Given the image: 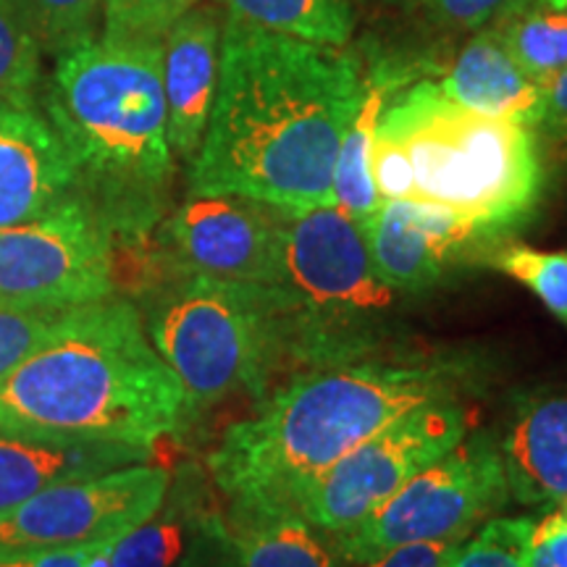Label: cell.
<instances>
[{
  "label": "cell",
  "mask_w": 567,
  "mask_h": 567,
  "mask_svg": "<svg viewBox=\"0 0 567 567\" xmlns=\"http://www.w3.org/2000/svg\"><path fill=\"white\" fill-rule=\"evenodd\" d=\"M365 76L339 45L224 13L221 69L189 193L243 195L284 210L331 203L339 145Z\"/></svg>",
  "instance_id": "6da1fadb"
},
{
  "label": "cell",
  "mask_w": 567,
  "mask_h": 567,
  "mask_svg": "<svg viewBox=\"0 0 567 567\" xmlns=\"http://www.w3.org/2000/svg\"><path fill=\"white\" fill-rule=\"evenodd\" d=\"M465 368L452 360L354 363L297 373L260 400L258 413L226 429L208 455L231 520L295 513L300 496L347 452L396 417L457 400Z\"/></svg>",
  "instance_id": "7a4b0ae2"
},
{
  "label": "cell",
  "mask_w": 567,
  "mask_h": 567,
  "mask_svg": "<svg viewBox=\"0 0 567 567\" xmlns=\"http://www.w3.org/2000/svg\"><path fill=\"white\" fill-rule=\"evenodd\" d=\"M189 421L187 394L132 300L66 310L0 379V434L153 446Z\"/></svg>",
  "instance_id": "3957f363"
},
{
  "label": "cell",
  "mask_w": 567,
  "mask_h": 567,
  "mask_svg": "<svg viewBox=\"0 0 567 567\" xmlns=\"http://www.w3.org/2000/svg\"><path fill=\"white\" fill-rule=\"evenodd\" d=\"M161 61L163 45L95 38L59 55L45 87L48 122L113 245L151 237L172 189L176 158Z\"/></svg>",
  "instance_id": "277c9868"
},
{
  "label": "cell",
  "mask_w": 567,
  "mask_h": 567,
  "mask_svg": "<svg viewBox=\"0 0 567 567\" xmlns=\"http://www.w3.org/2000/svg\"><path fill=\"white\" fill-rule=\"evenodd\" d=\"M379 137L405 153L410 200L442 205L484 239H499L534 216L544 193L536 130L457 105L434 80L396 90Z\"/></svg>",
  "instance_id": "5b68a950"
},
{
  "label": "cell",
  "mask_w": 567,
  "mask_h": 567,
  "mask_svg": "<svg viewBox=\"0 0 567 567\" xmlns=\"http://www.w3.org/2000/svg\"><path fill=\"white\" fill-rule=\"evenodd\" d=\"M289 379L354 363L384 347L396 292L375 271L363 221L337 205L279 208L271 284Z\"/></svg>",
  "instance_id": "8992f818"
},
{
  "label": "cell",
  "mask_w": 567,
  "mask_h": 567,
  "mask_svg": "<svg viewBox=\"0 0 567 567\" xmlns=\"http://www.w3.org/2000/svg\"><path fill=\"white\" fill-rule=\"evenodd\" d=\"M134 305L155 352L179 379L193 417L234 394L264 400L287 373L266 287L163 264V279L145 287Z\"/></svg>",
  "instance_id": "52a82bcc"
},
{
  "label": "cell",
  "mask_w": 567,
  "mask_h": 567,
  "mask_svg": "<svg viewBox=\"0 0 567 567\" xmlns=\"http://www.w3.org/2000/svg\"><path fill=\"white\" fill-rule=\"evenodd\" d=\"M507 499L499 442L478 431L415 473L365 520L329 538L339 559L365 565L408 544L467 538Z\"/></svg>",
  "instance_id": "ba28073f"
},
{
  "label": "cell",
  "mask_w": 567,
  "mask_h": 567,
  "mask_svg": "<svg viewBox=\"0 0 567 567\" xmlns=\"http://www.w3.org/2000/svg\"><path fill=\"white\" fill-rule=\"evenodd\" d=\"M116 292V245L82 195L0 226V308L71 310Z\"/></svg>",
  "instance_id": "9c48e42d"
},
{
  "label": "cell",
  "mask_w": 567,
  "mask_h": 567,
  "mask_svg": "<svg viewBox=\"0 0 567 567\" xmlns=\"http://www.w3.org/2000/svg\"><path fill=\"white\" fill-rule=\"evenodd\" d=\"M467 429L471 410L460 400L410 410L331 465L300 496L295 513L326 536L342 534L384 505L415 473L455 450Z\"/></svg>",
  "instance_id": "30bf717a"
},
{
  "label": "cell",
  "mask_w": 567,
  "mask_h": 567,
  "mask_svg": "<svg viewBox=\"0 0 567 567\" xmlns=\"http://www.w3.org/2000/svg\"><path fill=\"white\" fill-rule=\"evenodd\" d=\"M168 486L172 473L151 463L55 484L0 517V555L118 542L161 507Z\"/></svg>",
  "instance_id": "8fae6325"
},
{
  "label": "cell",
  "mask_w": 567,
  "mask_h": 567,
  "mask_svg": "<svg viewBox=\"0 0 567 567\" xmlns=\"http://www.w3.org/2000/svg\"><path fill=\"white\" fill-rule=\"evenodd\" d=\"M158 245L176 271L266 287L279 258V208L243 195L189 193L163 221Z\"/></svg>",
  "instance_id": "7c38bea8"
},
{
  "label": "cell",
  "mask_w": 567,
  "mask_h": 567,
  "mask_svg": "<svg viewBox=\"0 0 567 567\" xmlns=\"http://www.w3.org/2000/svg\"><path fill=\"white\" fill-rule=\"evenodd\" d=\"M363 231L375 271L396 295L436 287L452 260L484 239L452 210L417 200H384Z\"/></svg>",
  "instance_id": "4fadbf2b"
},
{
  "label": "cell",
  "mask_w": 567,
  "mask_h": 567,
  "mask_svg": "<svg viewBox=\"0 0 567 567\" xmlns=\"http://www.w3.org/2000/svg\"><path fill=\"white\" fill-rule=\"evenodd\" d=\"M80 195L76 168L38 105L0 101V226L32 221Z\"/></svg>",
  "instance_id": "5bb4252c"
},
{
  "label": "cell",
  "mask_w": 567,
  "mask_h": 567,
  "mask_svg": "<svg viewBox=\"0 0 567 567\" xmlns=\"http://www.w3.org/2000/svg\"><path fill=\"white\" fill-rule=\"evenodd\" d=\"M224 9L195 3L163 40V95L174 158L193 163L208 130L221 69Z\"/></svg>",
  "instance_id": "9a60e30c"
},
{
  "label": "cell",
  "mask_w": 567,
  "mask_h": 567,
  "mask_svg": "<svg viewBox=\"0 0 567 567\" xmlns=\"http://www.w3.org/2000/svg\"><path fill=\"white\" fill-rule=\"evenodd\" d=\"M153 446L0 434V517L55 484L151 463Z\"/></svg>",
  "instance_id": "2e32d148"
},
{
  "label": "cell",
  "mask_w": 567,
  "mask_h": 567,
  "mask_svg": "<svg viewBox=\"0 0 567 567\" xmlns=\"http://www.w3.org/2000/svg\"><path fill=\"white\" fill-rule=\"evenodd\" d=\"M450 101L481 116L538 130L544 116V87L517 66L494 27H481L460 48L439 80Z\"/></svg>",
  "instance_id": "e0dca14e"
},
{
  "label": "cell",
  "mask_w": 567,
  "mask_h": 567,
  "mask_svg": "<svg viewBox=\"0 0 567 567\" xmlns=\"http://www.w3.org/2000/svg\"><path fill=\"white\" fill-rule=\"evenodd\" d=\"M499 452L509 499L559 505L567 496V394L534 396L517 408Z\"/></svg>",
  "instance_id": "ac0fdd59"
},
{
  "label": "cell",
  "mask_w": 567,
  "mask_h": 567,
  "mask_svg": "<svg viewBox=\"0 0 567 567\" xmlns=\"http://www.w3.org/2000/svg\"><path fill=\"white\" fill-rule=\"evenodd\" d=\"M213 515L216 509L205 502L200 478L184 471L161 507L113 542L109 567H182Z\"/></svg>",
  "instance_id": "d6986e66"
},
{
  "label": "cell",
  "mask_w": 567,
  "mask_h": 567,
  "mask_svg": "<svg viewBox=\"0 0 567 567\" xmlns=\"http://www.w3.org/2000/svg\"><path fill=\"white\" fill-rule=\"evenodd\" d=\"M402 82L405 80L400 74H394L389 66H379L373 74H368L358 113H354L342 145H339L334 179H331V203L344 213H350L358 221H365L384 203L379 193H375L371 174V151L381 113H384L389 97L402 87Z\"/></svg>",
  "instance_id": "ffe728a7"
},
{
  "label": "cell",
  "mask_w": 567,
  "mask_h": 567,
  "mask_svg": "<svg viewBox=\"0 0 567 567\" xmlns=\"http://www.w3.org/2000/svg\"><path fill=\"white\" fill-rule=\"evenodd\" d=\"M226 536L231 567H342L331 538L297 513L247 520L229 517Z\"/></svg>",
  "instance_id": "44dd1931"
},
{
  "label": "cell",
  "mask_w": 567,
  "mask_h": 567,
  "mask_svg": "<svg viewBox=\"0 0 567 567\" xmlns=\"http://www.w3.org/2000/svg\"><path fill=\"white\" fill-rule=\"evenodd\" d=\"M488 27L542 87L567 66V0H507Z\"/></svg>",
  "instance_id": "7402d4cb"
},
{
  "label": "cell",
  "mask_w": 567,
  "mask_h": 567,
  "mask_svg": "<svg viewBox=\"0 0 567 567\" xmlns=\"http://www.w3.org/2000/svg\"><path fill=\"white\" fill-rule=\"evenodd\" d=\"M229 17L264 30L344 48L354 32V0H213Z\"/></svg>",
  "instance_id": "603a6c76"
},
{
  "label": "cell",
  "mask_w": 567,
  "mask_h": 567,
  "mask_svg": "<svg viewBox=\"0 0 567 567\" xmlns=\"http://www.w3.org/2000/svg\"><path fill=\"white\" fill-rule=\"evenodd\" d=\"M42 45L21 0H0V101L38 105Z\"/></svg>",
  "instance_id": "cb8c5ba5"
},
{
  "label": "cell",
  "mask_w": 567,
  "mask_h": 567,
  "mask_svg": "<svg viewBox=\"0 0 567 567\" xmlns=\"http://www.w3.org/2000/svg\"><path fill=\"white\" fill-rule=\"evenodd\" d=\"M486 264L528 289L567 329V250H536L528 245H499Z\"/></svg>",
  "instance_id": "d4e9b609"
},
{
  "label": "cell",
  "mask_w": 567,
  "mask_h": 567,
  "mask_svg": "<svg viewBox=\"0 0 567 567\" xmlns=\"http://www.w3.org/2000/svg\"><path fill=\"white\" fill-rule=\"evenodd\" d=\"M195 3L200 0H103L101 38L118 45H163Z\"/></svg>",
  "instance_id": "484cf974"
},
{
  "label": "cell",
  "mask_w": 567,
  "mask_h": 567,
  "mask_svg": "<svg viewBox=\"0 0 567 567\" xmlns=\"http://www.w3.org/2000/svg\"><path fill=\"white\" fill-rule=\"evenodd\" d=\"M42 51L59 55L101 38L103 0H21Z\"/></svg>",
  "instance_id": "4316f807"
},
{
  "label": "cell",
  "mask_w": 567,
  "mask_h": 567,
  "mask_svg": "<svg viewBox=\"0 0 567 567\" xmlns=\"http://www.w3.org/2000/svg\"><path fill=\"white\" fill-rule=\"evenodd\" d=\"M530 517H488L476 536H467L444 567H526L523 549Z\"/></svg>",
  "instance_id": "83f0119b"
},
{
  "label": "cell",
  "mask_w": 567,
  "mask_h": 567,
  "mask_svg": "<svg viewBox=\"0 0 567 567\" xmlns=\"http://www.w3.org/2000/svg\"><path fill=\"white\" fill-rule=\"evenodd\" d=\"M66 310L0 308V379L38 347Z\"/></svg>",
  "instance_id": "f1b7e54d"
},
{
  "label": "cell",
  "mask_w": 567,
  "mask_h": 567,
  "mask_svg": "<svg viewBox=\"0 0 567 567\" xmlns=\"http://www.w3.org/2000/svg\"><path fill=\"white\" fill-rule=\"evenodd\" d=\"M415 17L446 32H476L507 0H400Z\"/></svg>",
  "instance_id": "f546056e"
},
{
  "label": "cell",
  "mask_w": 567,
  "mask_h": 567,
  "mask_svg": "<svg viewBox=\"0 0 567 567\" xmlns=\"http://www.w3.org/2000/svg\"><path fill=\"white\" fill-rule=\"evenodd\" d=\"M523 559L526 567H567V517L559 509L530 520Z\"/></svg>",
  "instance_id": "4dcf8cb0"
},
{
  "label": "cell",
  "mask_w": 567,
  "mask_h": 567,
  "mask_svg": "<svg viewBox=\"0 0 567 567\" xmlns=\"http://www.w3.org/2000/svg\"><path fill=\"white\" fill-rule=\"evenodd\" d=\"M465 538H452V542H423V544H408V547H396L386 555L371 559V563L360 567H444L460 549Z\"/></svg>",
  "instance_id": "1f68e13d"
},
{
  "label": "cell",
  "mask_w": 567,
  "mask_h": 567,
  "mask_svg": "<svg viewBox=\"0 0 567 567\" xmlns=\"http://www.w3.org/2000/svg\"><path fill=\"white\" fill-rule=\"evenodd\" d=\"M182 567H231L229 536H226V520L221 513L213 515V520L205 526Z\"/></svg>",
  "instance_id": "d6a6232c"
},
{
  "label": "cell",
  "mask_w": 567,
  "mask_h": 567,
  "mask_svg": "<svg viewBox=\"0 0 567 567\" xmlns=\"http://www.w3.org/2000/svg\"><path fill=\"white\" fill-rule=\"evenodd\" d=\"M101 547L103 544H87V547L0 555V567H87L92 555Z\"/></svg>",
  "instance_id": "836d02e7"
},
{
  "label": "cell",
  "mask_w": 567,
  "mask_h": 567,
  "mask_svg": "<svg viewBox=\"0 0 567 567\" xmlns=\"http://www.w3.org/2000/svg\"><path fill=\"white\" fill-rule=\"evenodd\" d=\"M538 130L567 153V66L544 87V116Z\"/></svg>",
  "instance_id": "e575fe53"
},
{
  "label": "cell",
  "mask_w": 567,
  "mask_h": 567,
  "mask_svg": "<svg viewBox=\"0 0 567 567\" xmlns=\"http://www.w3.org/2000/svg\"><path fill=\"white\" fill-rule=\"evenodd\" d=\"M557 509H559V513H563V515L567 517V496H565V499H563V502H559V505H557Z\"/></svg>",
  "instance_id": "d590c367"
}]
</instances>
